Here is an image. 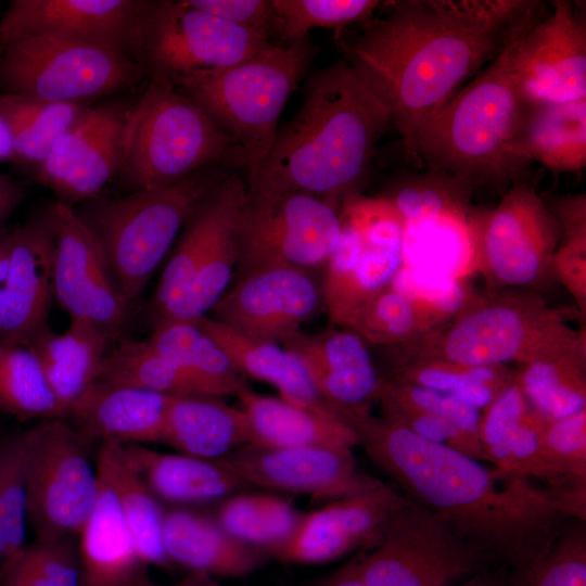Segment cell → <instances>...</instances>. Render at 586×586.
<instances>
[{"label":"cell","instance_id":"obj_1","mask_svg":"<svg viewBox=\"0 0 586 586\" xmlns=\"http://www.w3.org/2000/svg\"><path fill=\"white\" fill-rule=\"evenodd\" d=\"M370 460L412 501L434 513L488 562L511 571L546 555L571 519L538 481L486 466L371 413L353 423Z\"/></svg>","mask_w":586,"mask_h":586},{"label":"cell","instance_id":"obj_2","mask_svg":"<svg viewBox=\"0 0 586 586\" xmlns=\"http://www.w3.org/2000/svg\"><path fill=\"white\" fill-rule=\"evenodd\" d=\"M380 9L336 40L388 110L406 153L415 132L524 34L512 0L382 1Z\"/></svg>","mask_w":586,"mask_h":586},{"label":"cell","instance_id":"obj_3","mask_svg":"<svg viewBox=\"0 0 586 586\" xmlns=\"http://www.w3.org/2000/svg\"><path fill=\"white\" fill-rule=\"evenodd\" d=\"M391 125L386 106L344 60L317 71L247 190L298 191L343 202L358 193Z\"/></svg>","mask_w":586,"mask_h":586},{"label":"cell","instance_id":"obj_4","mask_svg":"<svg viewBox=\"0 0 586 586\" xmlns=\"http://www.w3.org/2000/svg\"><path fill=\"white\" fill-rule=\"evenodd\" d=\"M528 109L510 74L507 46L415 132L405 157L472 189L524 181L528 166L508 149Z\"/></svg>","mask_w":586,"mask_h":586},{"label":"cell","instance_id":"obj_5","mask_svg":"<svg viewBox=\"0 0 586 586\" xmlns=\"http://www.w3.org/2000/svg\"><path fill=\"white\" fill-rule=\"evenodd\" d=\"M316 52L310 37L269 41L247 61L167 78L239 144L249 180L271 149L280 115Z\"/></svg>","mask_w":586,"mask_h":586},{"label":"cell","instance_id":"obj_6","mask_svg":"<svg viewBox=\"0 0 586 586\" xmlns=\"http://www.w3.org/2000/svg\"><path fill=\"white\" fill-rule=\"evenodd\" d=\"M584 331L572 328L536 291L494 290L480 294L447 323L400 346L394 368L424 359L520 366L571 345Z\"/></svg>","mask_w":586,"mask_h":586},{"label":"cell","instance_id":"obj_7","mask_svg":"<svg viewBox=\"0 0 586 586\" xmlns=\"http://www.w3.org/2000/svg\"><path fill=\"white\" fill-rule=\"evenodd\" d=\"M230 171L207 167L170 183L118 196L101 194L74 206L129 304L146 288L201 200Z\"/></svg>","mask_w":586,"mask_h":586},{"label":"cell","instance_id":"obj_8","mask_svg":"<svg viewBox=\"0 0 586 586\" xmlns=\"http://www.w3.org/2000/svg\"><path fill=\"white\" fill-rule=\"evenodd\" d=\"M149 84L131 116L117 176L135 191L174 182L201 169L245 167L239 144L163 75Z\"/></svg>","mask_w":586,"mask_h":586},{"label":"cell","instance_id":"obj_9","mask_svg":"<svg viewBox=\"0 0 586 586\" xmlns=\"http://www.w3.org/2000/svg\"><path fill=\"white\" fill-rule=\"evenodd\" d=\"M487 562L410 499L346 563L311 586H457Z\"/></svg>","mask_w":586,"mask_h":586},{"label":"cell","instance_id":"obj_10","mask_svg":"<svg viewBox=\"0 0 586 586\" xmlns=\"http://www.w3.org/2000/svg\"><path fill=\"white\" fill-rule=\"evenodd\" d=\"M0 89L49 102H87L135 87L148 67L105 46L43 35L0 40Z\"/></svg>","mask_w":586,"mask_h":586},{"label":"cell","instance_id":"obj_11","mask_svg":"<svg viewBox=\"0 0 586 586\" xmlns=\"http://www.w3.org/2000/svg\"><path fill=\"white\" fill-rule=\"evenodd\" d=\"M341 204L298 191L247 190L235 220L233 280L271 266L323 272L340 242Z\"/></svg>","mask_w":586,"mask_h":586},{"label":"cell","instance_id":"obj_12","mask_svg":"<svg viewBox=\"0 0 586 586\" xmlns=\"http://www.w3.org/2000/svg\"><path fill=\"white\" fill-rule=\"evenodd\" d=\"M22 438L27 517L36 539L78 536L99 491L91 442L61 419L39 421Z\"/></svg>","mask_w":586,"mask_h":586},{"label":"cell","instance_id":"obj_13","mask_svg":"<svg viewBox=\"0 0 586 586\" xmlns=\"http://www.w3.org/2000/svg\"><path fill=\"white\" fill-rule=\"evenodd\" d=\"M477 272L488 291L538 292L552 280L559 222L547 202L525 181L512 184L492 209L474 211Z\"/></svg>","mask_w":586,"mask_h":586},{"label":"cell","instance_id":"obj_14","mask_svg":"<svg viewBox=\"0 0 586 586\" xmlns=\"http://www.w3.org/2000/svg\"><path fill=\"white\" fill-rule=\"evenodd\" d=\"M136 104L111 100L88 105L35 168V181L71 206L101 195L119 174Z\"/></svg>","mask_w":586,"mask_h":586},{"label":"cell","instance_id":"obj_15","mask_svg":"<svg viewBox=\"0 0 586 586\" xmlns=\"http://www.w3.org/2000/svg\"><path fill=\"white\" fill-rule=\"evenodd\" d=\"M509 69L530 106L586 99V22L578 5L556 0L508 46Z\"/></svg>","mask_w":586,"mask_h":586},{"label":"cell","instance_id":"obj_16","mask_svg":"<svg viewBox=\"0 0 586 586\" xmlns=\"http://www.w3.org/2000/svg\"><path fill=\"white\" fill-rule=\"evenodd\" d=\"M269 41V36L230 24L186 0H157L142 60L149 74L169 78L247 61Z\"/></svg>","mask_w":586,"mask_h":586},{"label":"cell","instance_id":"obj_17","mask_svg":"<svg viewBox=\"0 0 586 586\" xmlns=\"http://www.w3.org/2000/svg\"><path fill=\"white\" fill-rule=\"evenodd\" d=\"M49 205L54 232L53 298L71 320L88 322L116 337L129 303L101 245L74 206L58 201Z\"/></svg>","mask_w":586,"mask_h":586},{"label":"cell","instance_id":"obj_18","mask_svg":"<svg viewBox=\"0 0 586 586\" xmlns=\"http://www.w3.org/2000/svg\"><path fill=\"white\" fill-rule=\"evenodd\" d=\"M154 0H12L0 18V40L43 35L119 50L143 63Z\"/></svg>","mask_w":586,"mask_h":586},{"label":"cell","instance_id":"obj_19","mask_svg":"<svg viewBox=\"0 0 586 586\" xmlns=\"http://www.w3.org/2000/svg\"><path fill=\"white\" fill-rule=\"evenodd\" d=\"M321 309L322 272L271 266L235 278L212 318L249 337L282 344Z\"/></svg>","mask_w":586,"mask_h":586},{"label":"cell","instance_id":"obj_20","mask_svg":"<svg viewBox=\"0 0 586 586\" xmlns=\"http://www.w3.org/2000/svg\"><path fill=\"white\" fill-rule=\"evenodd\" d=\"M216 460L247 486L306 495L328 502L384 484L359 468L351 449L245 445Z\"/></svg>","mask_w":586,"mask_h":586},{"label":"cell","instance_id":"obj_21","mask_svg":"<svg viewBox=\"0 0 586 586\" xmlns=\"http://www.w3.org/2000/svg\"><path fill=\"white\" fill-rule=\"evenodd\" d=\"M282 345L300 361L321 399L347 423L371 413L383 379L369 345L356 332L336 326L316 334L300 331Z\"/></svg>","mask_w":586,"mask_h":586},{"label":"cell","instance_id":"obj_22","mask_svg":"<svg viewBox=\"0 0 586 586\" xmlns=\"http://www.w3.org/2000/svg\"><path fill=\"white\" fill-rule=\"evenodd\" d=\"M410 499L383 484L301 513L286 539L266 551L283 562L316 564L356 551Z\"/></svg>","mask_w":586,"mask_h":586},{"label":"cell","instance_id":"obj_23","mask_svg":"<svg viewBox=\"0 0 586 586\" xmlns=\"http://www.w3.org/2000/svg\"><path fill=\"white\" fill-rule=\"evenodd\" d=\"M54 232L49 203L17 225L3 285L0 344H26L49 326Z\"/></svg>","mask_w":586,"mask_h":586},{"label":"cell","instance_id":"obj_24","mask_svg":"<svg viewBox=\"0 0 586 586\" xmlns=\"http://www.w3.org/2000/svg\"><path fill=\"white\" fill-rule=\"evenodd\" d=\"M171 397L94 380L72 405L68 415L91 443H160Z\"/></svg>","mask_w":586,"mask_h":586},{"label":"cell","instance_id":"obj_25","mask_svg":"<svg viewBox=\"0 0 586 586\" xmlns=\"http://www.w3.org/2000/svg\"><path fill=\"white\" fill-rule=\"evenodd\" d=\"M245 415L250 445L267 448L323 447L353 450L354 428L344 419L245 386L237 395Z\"/></svg>","mask_w":586,"mask_h":586},{"label":"cell","instance_id":"obj_26","mask_svg":"<svg viewBox=\"0 0 586 586\" xmlns=\"http://www.w3.org/2000/svg\"><path fill=\"white\" fill-rule=\"evenodd\" d=\"M402 265L403 250L367 249L342 221L339 245L322 272L323 309L332 326L348 329L364 306L390 285Z\"/></svg>","mask_w":586,"mask_h":586},{"label":"cell","instance_id":"obj_27","mask_svg":"<svg viewBox=\"0 0 586 586\" xmlns=\"http://www.w3.org/2000/svg\"><path fill=\"white\" fill-rule=\"evenodd\" d=\"M471 202L403 219V265L454 279L477 273L476 231Z\"/></svg>","mask_w":586,"mask_h":586},{"label":"cell","instance_id":"obj_28","mask_svg":"<svg viewBox=\"0 0 586 586\" xmlns=\"http://www.w3.org/2000/svg\"><path fill=\"white\" fill-rule=\"evenodd\" d=\"M246 192V183L230 171L201 200L169 252L150 302L151 314L190 281L219 233L237 219Z\"/></svg>","mask_w":586,"mask_h":586},{"label":"cell","instance_id":"obj_29","mask_svg":"<svg viewBox=\"0 0 586 586\" xmlns=\"http://www.w3.org/2000/svg\"><path fill=\"white\" fill-rule=\"evenodd\" d=\"M97 473L98 496L77 536L81 586H124L143 572V563L109 477L99 468Z\"/></svg>","mask_w":586,"mask_h":586},{"label":"cell","instance_id":"obj_30","mask_svg":"<svg viewBox=\"0 0 586 586\" xmlns=\"http://www.w3.org/2000/svg\"><path fill=\"white\" fill-rule=\"evenodd\" d=\"M164 547L170 562L212 576H243L265 552L228 534L217 521L186 509L164 511Z\"/></svg>","mask_w":586,"mask_h":586},{"label":"cell","instance_id":"obj_31","mask_svg":"<svg viewBox=\"0 0 586 586\" xmlns=\"http://www.w3.org/2000/svg\"><path fill=\"white\" fill-rule=\"evenodd\" d=\"M222 397L173 396L160 444L181 454L215 460L250 445L246 418Z\"/></svg>","mask_w":586,"mask_h":586},{"label":"cell","instance_id":"obj_32","mask_svg":"<svg viewBox=\"0 0 586 586\" xmlns=\"http://www.w3.org/2000/svg\"><path fill=\"white\" fill-rule=\"evenodd\" d=\"M114 340L115 336L93 324L71 320L65 331L55 333L48 327L25 344L36 355L66 416L95 380Z\"/></svg>","mask_w":586,"mask_h":586},{"label":"cell","instance_id":"obj_33","mask_svg":"<svg viewBox=\"0 0 586 586\" xmlns=\"http://www.w3.org/2000/svg\"><path fill=\"white\" fill-rule=\"evenodd\" d=\"M518 161L536 162L553 175L586 166V99L530 106L508 149Z\"/></svg>","mask_w":586,"mask_h":586},{"label":"cell","instance_id":"obj_34","mask_svg":"<svg viewBox=\"0 0 586 586\" xmlns=\"http://www.w3.org/2000/svg\"><path fill=\"white\" fill-rule=\"evenodd\" d=\"M198 321L245 378L270 384L279 397L290 403L337 416L318 395L296 357L282 344L249 337L212 317Z\"/></svg>","mask_w":586,"mask_h":586},{"label":"cell","instance_id":"obj_35","mask_svg":"<svg viewBox=\"0 0 586 586\" xmlns=\"http://www.w3.org/2000/svg\"><path fill=\"white\" fill-rule=\"evenodd\" d=\"M155 497L173 504H204L249 487L216 459L163 453L140 444H124Z\"/></svg>","mask_w":586,"mask_h":586},{"label":"cell","instance_id":"obj_36","mask_svg":"<svg viewBox=\"0 0 586 586\" xmlns=\"http://www.w3.org/2000/svg\"><path fill=\"white\" fill-rule=\"evenodd\" d=\"M95 467L106 474L112 484L143 565H168L170 560L163 538L164 510L125 445L111 441L101 442Z\"/></svg>","mask_w":586,"mask_h":586},{"label":"cell","instance_id":"obj_37","mask_svg":"<svg viewBox=\"0 0 586 586\" xmlns=\"http://www.w3.org/2000/svg\"><path fill=\"white\" fill-rule=\"evenodd\" d=\"M514 379L530 406L547 419L586 409V335L571 345L520 365Z\"/></svg>","mask_w":586,"mask_h":586},{"label":"cell","instance_id":"obj_38","mask_svg":"<svg viewBox=\"0 0 586 586\" xmlns=\"http://www.w3.org/2000/svg\"><path fill=\"white\" fill-rule=\"evenodd\" d=\"M95 380L168 396H227L215 383L158 354L145 340L123 341L113 346L101 362Z\"/></svg>","mask_w":586,"mask_h":586},{"label":"cell","instance_id":"obj_39","mask_svg":"<svg viewBox=\"0 0 586 586\" xmlns=\"http://www.w3.org/2000/svg\"><path fill=\"white\" fill-rule=\"evenodd\" d=\"M145 341L162 356L218 385L227 396L247 386L246 378L198 320L153 319Z\"/></svg>","mask_w":586,"mask_h":586},{"label":"cell","instance_id":"obj_40","mask_svg":"<svg viewBox=\"0 0 586 586\" xmlns=\"http://www.w3.org/2000/svg\"><path fill=\"white\" fill-rule=\"evenodd\" d=\"M87 106L0 93V113L11 130L14 161L35 169Z\"/></svg>","mask_w":586,"mask_h":586},{"label":"cell","instance_id":"obj_41","mask_svg":"<svg viewBox=\"0 0 586 586\" xmlns=\"http://www.w3.org/2000/svg\"><path fill=\"white\" fill-rule=\"evenodd\" d=\"M0 410L20 420L66 416L36 355L25 344H0Z\"/></svg>","mask_w":586,"mask_h":586},{"label":"cell","instance_id":"obj_42","mask_svg":"<svg viewBox=\"0 0 586 586\" xmlns=\"http://www.w3.org/2000/svg\"><path fill=\"white\" fill-rule=\"evenodd\" d=\"M393 378L437 390L484 410L514 378L507 365H467L424 359L393 369Z\"/></svg>","mask_w":586,"mask_h":586},{"label":"cell","instance_id":"obj_43","mask_svg":"<svg viewBox=\"0 0 586 586\" xmlns=\"http://www.w3.org/2000/svg\"><path fill=\"white\" fill-rule=\"evenodd\" d=\"M300 515L291 501L279 496L238 493L224 501L217 523L234 538L266 553L289 537Z\"/></svg>","mask_w":586,"mask_h":586},{"label":"cell","instance_id":"obj_44","mask_svg":"<svg viewBox=\"0 0 586 586\" xmlns=\"http://www.w3.org/2000/svg\"><path fill=\"white\" fill-rule=\"evenodd\" d=\"M438 327L412 300L388 285L364 306L348 329L368 345L400 347Z\"/></svg>","mask_w":586,"mask_h":586},{"label":"cell","instance_id":"obj_45","mask_svg":"<svg viewBox=\"0 0 586 586\" xmlns=\"http://www.w3.org/2000/svg\"><path fill=\"white\" fill-rule=\"evenodd\" d=\"M0 586H81L77 536L24 545L0 570Z\"/></svg>","mask_w":586,"mask_h":586},{"label":"cell","instance_id":"obj_46","mask_svg":"<svg viewBox=\"0 0 586 586\" xmlns=\"http://www.w3.org/2000/svg\"><path fill=\"white\" fill-rule=\"evenodd\" d=\"M379 0H272L271 33L283 43L309 37V30L326 28L336 38L347 27L362 24L375 15Z\"/></svg>","mask_w":586,"mask_h":586},{"label":"cell","instance_id":"obj_47","mask_svg":"<svg viewBox=\"0 0 586 586\" xmlns=\"http://www.w3.org/2000/svg\"><path fill=\"white\" fill-rule=\"evenodd\" d=\"M547 420L531 408L520 421L480 441L484 460L504 472L546 484L542 442Z\"/></svg>","mask_w":586,"mask_h":586},{"label":"cell","instance_id":"obj_48","mask_svg":"<svg viewBox=\"0 0 586 586\" xmlns=\"http://www.w3.org/2000/svg\"><path fill=\"white\" fill-rule=\"evenodd\" d=\"M27 520L23 438L18 433L0 444V570L24 547Z\"/></svg>","mask_w":586,"mask_h":586},{"label":"cell","instance_id":"obj_49","mask_svg":"<svg viewBox=\"0 0 586 586\" xmlns=\"http://www.w3.org/2000/svg\"><path fill=\"white\" fill-rule=\"evenodd\" d=\"M508 586H586L584 522L568 525L542 558L511 571Z\"/></svg>","mask_w":586,"mask_h":586},{"label":"cell","instance_id":"obj_50","mask_svg":"<svg viewBox=\"0 0 586 586\" xmlns=\"http://www.w3.org/2000/svg\"><path fill=\"white\" fill-rule=\"evenodd\" d=\"M403 293L441 327L471 306L480 296L469 280L402 266L390 283Z\"/></svg>","mask_w":586,"mask_h":586},{"label":"cell","instance_id":"obj_51","mask_svg":"<svg viewBox=\"0 0 586 586\" xmlns=\"http://www.w3.org/2000/svg\"><path fill=\"white\" fill-rule=\"evenodd\" d=\"M542 444L546 485L586 484V409L548 419Z\"/></svg>","mask_w":586,"mask_h":586},{"label":"cell","instance_id":"obj_52","mask_svg":"<svg viewBox=\"0 0 586 586\" xmlns=\"http://www.w3.org/2000/svg\"><path fill=\"white\" fill-rule=\"evenodd\" d=\"M380 396L443 419L480 443L482 411L458 397L393 377L383 379Z\"/></svg>","mask_w":586,"mask_h":586},{"label":"cell","instance_id":"obj_53","mask_svg":"<svg viewBox=\"0 0 586 586\" xmlns=\"http://www.w3.org/2000/svg\"><path fill=\"white\" fill-rule=\"evenodd\" d=\"M379 403L382 415L399 422L419 437L485 462L480 443L454 424L384 396L379 397Z\"/></svg>","mask_w":586,"mask_h":586},{"label":"cell","instance_id":"obj_54","mask_svg":"<svg viewBox=\"0 0 586 586\" xmlns=\"http://www.w3.org/2000/svg\"><path fill=\"white\" fill-rule=\"evenodd\" d=\"M552 280L561 283L576 305L586 309V225L560 227L551 265Z\"/></svg>","mask_w":586,"mask_h":586},{"label":"cell","instance_id":"obj_55","mask_svg":"<svg viewBox=\"0 0 586 586\" xmlns=\"http://www.w3.org/2000/svg\"><path fill=\"white\" fill-rule=\"evenodd\" d=\"M203 12L230 24L270 36L272 26V0H186Z\"/></svg>","mask_w":586,"mask_h":586},{"label":"cell","instance_id":"obj_56","mask_svg":"<svg viewBox=\"0 0 586 586\" xmlns=\"http://www.w3.org/2000/svg\"><path fill=\"white\" fill-rule=\"evenodd\" d=\"M25 188L11 176L0 173V228L23 203Z\"/></svg>","mask_w":586,"mask_h":586},{"label":"cell","instance_id":"obj_57","mask_svg":"<svg viewBox=\"0 0 586 586\" xmlns=\"http://www.w3.org/2000/svg\"><path fill=\"white\" fill-rule=\"evenodd\" d=\"M16 227L0 228V285H4L9 273Z\"/></svg>","mask_w":586,"mask_h":586},{"label":"cell","instance_id":"obj_58","mask_svg":"<svg viewBox=\"0 0 586 586\" xmlns=\"http://www.w3.org/2000/svg\"><path fill=\"white\" fill-rule=\"evenodd\" d=\"M14 161V148L11 130L0 113V163Z\"/></svg>","mask_w":586,"mask_h":586},{"label":"cell","instance_id":"obj_59","mask_svg":"<svg viewBox=\"0 0 586 586\" xmlns=\"http://www.w3.org/2000/svg\"><path fill=\"white\" fill-rule=\"evenodd\" d=\"M457 586H508V581L501 576L480 571Z\"/></svg>","mask_w":586,"mask_h":586},{"label":"cell","instance_id":"obj_60","mask_svg":"<svg viewBox=\"0 0 586 586\" xmlns=\"http://www.w3.org/2000/svg\"><path fill=\"white\" fill-rule=\"evenodd\" d=\"M167 586H221V585L214 578V576L207 573L191 571V573L186 575L183 578Z\"/></svg>","mask_w":586,"mask_h":586},{"label":"cell","instance_id":"obj_61","mask_svg":"<svg viewBox=\"0 0 586 586\" xmlns=\"http://www.w3.org/2000/svg\"><path fill=\"white\" fill-rule=\"evenodd\" d=\"M124 586H153V584L149 582V579L143 575V572H142L138 576H136L132 581L125 584Z\"/></svg>","mask_w":586,"mask_h":586},{"label":"cell","instance_id":"obj_62","mask_svg":"<svg viewBox=\"0 0 586 586\" xmlns=\"http://www.w3.org/2000/svg\"><path fill=\"white\" fill-rule=\"evenodd\" d=\"M2 300H3V285H0V313H1Z\"/></svg>","mask_w":586,"mask_h":586},{"label":"cell","instance_id":"obj_63","mask_svg":"<svg viewBox=\"0 0 586 586\" xmlns=\"http://www.w3.org/2000/svg\"><path fill=\"white\" fill-rule=\"evenodd\" d=\"M1 53H2V44L0 42V58H1Z\"/></svg>","mask_w":586,"mask_h":586}]
</instances>
